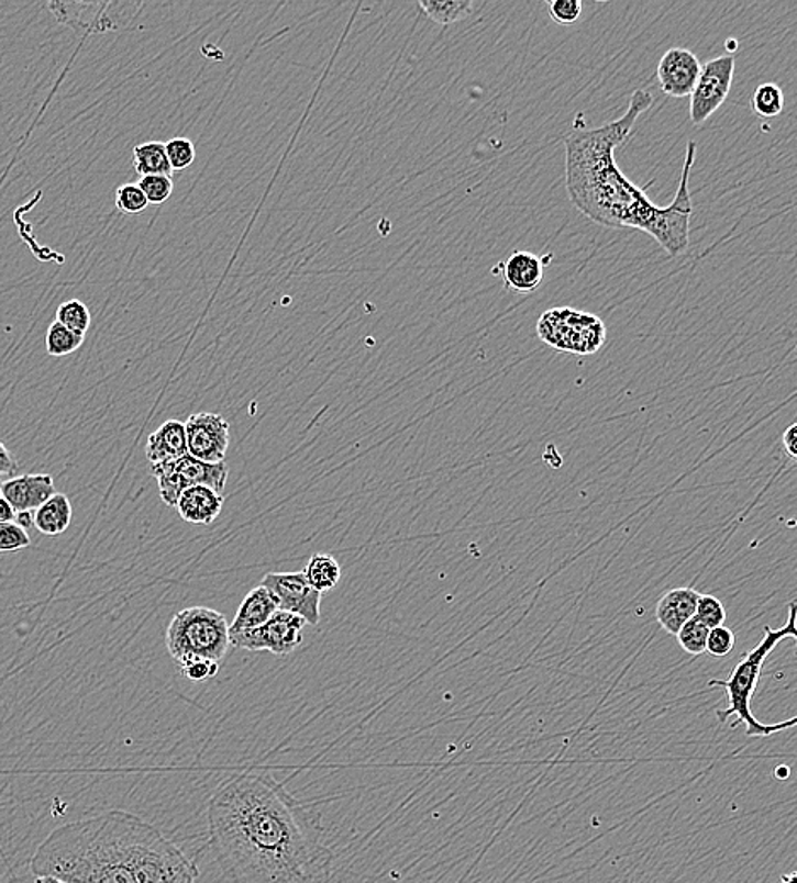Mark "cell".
Wrapping results in <instances>:
<instances>
[{
    "instance_id": "ffe728a7",
    "label": "cell",
    "mask_w": 797,
    "mask_h": 883,
    "mask_svg": "<svg viewBox=\"0 0 797 883\" xmlns=\"http://www.w3.org/2000/svg\"><path fill=\"white\" fill-rule=\"evenodd\" d=\"M188 454L186 427L179 420H167L148 437L146 459L151 465L177 461Z\"/></svg>"
},
{
    "instance_id": "4316f807",
    "label": "cell",
    "mask_w": 797,
    "mask_h": 883,
    "mask_svg": "<svg viewBox=\"0 0 797 883\" xmlns=\"http://www.w3.org/2000/svg\"><path fill=\"white\" fill-rule=\"evenodd\" d=\"M84 338H86L84 335L65 328L58 322H53L46 332V353L53 357L70 356L82 347Z\"/></svg>"
},
{
    "instance_id": "f35d334b",
    "label": "cell",
    "mask_w": 797,
    "mask_h": 883,
    "mask_svg": "<svg viewBox=\"0 0 797 883\" xmlns=\"http://www.w3.org/2000/svg\"><path fill=\"white\" fill-rule=\"evenodd\" d=\"M783 444H784V449H786V452L789 454V456L793 457V459H796V457H797V425H796V423H793V425H790V427L787 428L786 432H784Z\"/></svg>"
},
{
    "instance_id": "74e56055",
    "label": "cell",
    "mask_w": 797,
    "mask_h": 883,
    "mask_svg": "<svg viewBox=\"0 0 797 883\" xmlns=\"http://www.w3.org/2000/svg\"><path fill=\"white\" fill-rule=\"evenodd\" d=\"M18 471H20V465L4 446V442L0 440V474L15 476Z\"/></svg>"
},
{
    "instance_id": "8992f818",
    "label": "cell",
    "mask_w": 797,
    "mask_h": 883,
    "mask_svg": "<svg viewBox=\"0 0 797 883\" xmlns=\"http://www.w3.org/2000/svg\"><path fill=\"white\" fill-rule=\"evenodd\" d=\"M165 646L177 664L191 659H207L220 664L230 648L225 615L207 606L184 608L167 625Z\"/></svg>"
},
{
    "instance_id": "836d02e7",
    "label": "cell",
    "mask_w": 797,
    "mask_h": 883,
    "mask_svg": "<svg viewBox=\"0 0 797 883\" xmlns=\"http://www.w3.org/2000/svg\"><path fill=\"white\" fill-rule=\"evenodd\" d=\"M546 5L551 20L562 26H572L577 23L584 11L580 0H550Z\"/></svg>"
},
{
    "instance_id": "ac0fdd59",
    "label": "cell",
    "mask_w": 797,
    "mask_h": 883,
    "mask_svg": "<svg viewBox=\"0 0 797 883\" xmlns=\"http://www.w3.org/2000/svg\"><path fill=\"white\" fill-rule=\"evenodd\" d=\"M223 494L207 487H192L184 490L177 499L176 508L182 521L196 525H210L217 521L223 508Z\"/></svg>"
},
{
    "instance_id": "603a6c76",
    "label": "cell",
    "mask_w": 797,
    "mask_h": 883,
    "mask_svg": "<svg viewBox=\"0 0 797 883\" xmlns=\"http://www.w3.org/2000/svg\"><path fill=\"white\" fill-rule=\"evenodd\" d=\"M133 167L140 177L167 176L173 177L165 143L145 142L133 148Z\"/></svg>"
},
{
    "instance_id": "ba28073f",
    "label": "cell",
    "mask_w": 797,
    "mask_h": 883,
    "mask_svg": "<svg viewBox=\"0 0 797 883\" xmlns=\"http://www.w3.org/2000/svg\"><path fill=\"white\" fill-rule=\"evenodd\" d=\"M696 152L697 143H687L677 194H675L672 204L666 208H660L658 217H656L655 225H653L652 233H650L655 238L656 244L662 245L663 250L672 259H677L689 248L690 217H693L689 177L690 172H693L694 160H696Z\"/></svg>"
},
{
    "instance_id": "44dd1931",
    "label": "cell",
    "mask_w": 797,
    "mask_h": 883,
    "mask_svg": "<svg viewBox=\"0 0 797 883\" xmlns=\"http://www.w3.org/2000/svg\"><path fill=\"white\" fill-rule=\"evenodd\" d=\"M276 612L277 605L273 595L267 592L263 584H258L245 596L244 602L240 605L235 621L229 625V636L257 629L261 625L266 624Z\"/></svg>"
},
{
    "instance_id": "9c48e42d",
    "label": "cell",
    "mask_w": 797,
    "mask_h": 883,
    "mask_svg": "<svg viewBox=\"0 0 797 883\" xmlns=\"http://www.w3.org/2000/svg\"><path fill=\"white\" fill-rule=\"evenodd\" d=\"M143 4L139 2H71L49 4L58 23L68 24L86 34L108 33V31L126 30L139 18Z\"/></svg>"
},
{
    "instance_id": "f546056e",
    "label": "cell",
    "mask_w": 797,
    "mask_h": 883,
    "mask_svg": "<svg viewBox=\"0 0 797 883\" xmlns=\"http://www.w3.org/2000/svg\"><path fill=\"white\" fill-rule=\"evenodd\" d=\"M165 154H167V160H169L173 172L188 169L196 160L195 143L189 138H184V136H176V138H170L169 142L165 143Z\"/></svg>"
},
{
    "instance_id": "7c38bea8",
    "label": "cell",
    "mask_w": 797,
    "mask_h": 883,
    "mask_svg": "<svg viewBox=\"0 0 797 883\" xmlns=\"http://www.w3.org/2000/svg\"><path fill=\"white\" fill-rule=\"evenodd\" d=\"M261 584L273 595L277 611L300 615L308 625L320 624L322 593L317 592L308 584L303 571L300 573H267Z\"/></svg>"
},
{
    "instance_id": "d6a6232c",
    "label": "cell",
    "mask_w": 797,
    "mask_h": 883,
    "mask_svg": "<svg viewBox=\"0 0 797 883\" xmlns=\"http://www.w3.org/2000/svg\"><path fill=\"white\" fill-rule=\"evenodd\" d=\"M117 208L124 214H140L148 208L139 183H123L117 189Z\"/></svg>"
},
{
    "instance_id": "277c9868",
    "label": "cell",
    "mask_w": 797,
    "mask_h": 883,
    "mask_svg": "<svg viewBox=\"0 0 797 883\" xmlns=\"http://www.w3.org/2000/svg\"><path fill=\"white\" fill-rule=\"evenodd\" d=\"M786 639H797L796 603L794 602L789 603V615H787V622L781 629H771V625H765L764 639L760 640L755 648L750 649L738 661L730 677L727 680H711L709 682V686H721L727 692V708L716 711L719 723H727L731 715H737L738 720L731 724V729H737L740 724H745L749 738H768V736H774V734L783 733V730L796 726V717L784 720V723L762 724L752 712V698L755 695L765 659L777 648L778 642H783Z\"/></svg>"
},
{
    "instance_id": "8d00e7d4",
    "label": "cell",
    "mask_w": 797,
    "mask_h": 883,
    "mask_svg": "<svg viewBox=\"0 0 797 883\" xmlns=\"http://www.w3.org/2000/svg\"><path fill=\"white\" fill-rule=\"evenodd\" d=\"M180 671L184 677L195 683H202L213 678L220 670V664L207 659H191V661H184L179 664Z\"/></svg>"
},
{
    "instance_id": "2e32d148",
    "label": "cell",
    "mask_w": 797,
    "mask_h": 883,
    "mask_svg": "<svg viewBox=\"0 0 797 883\" xmlns=\"http://www.w3.org/2000/svg\"><path fill=\"white\" fill-rule=\"evenodd\" d=\"M0 494L11 503L15 513L33 512L52 499L55 483L49 474L15 476L5 483H0Z\"/></svg>"
},
{
    "instance_id": "4fadbf2b",
    "label": "cell",
    "mask_w": 797,
    "mask_h": 883,
    "mask_svg": "<svg viewBox=\"0 0 797 883\" xmlns=\"http://www.w3.org/2000/svg\"><path fill=\"white\" fill-rule=\"evenodd\" d=\"M184 427L189 456L208 465L225 461L230 447V425L223 416L210 412L195 413L184 423Z\"/></svg>"
},
{
    "instance_id": "60d3db41",
    "label": "cell",
    "mask_w": 797,
    "mask_h": 883,
    "mask_svg": "<svg viewBox=\"0 0 797 883\" xmlns=\"http://www.w3.org/2000/svg\"><path fill=\"white\" fill-rule=\"evenodd\" d=\"M14 524L20 525L21 528L24 530H30L31 527H34V515L33 512H18L15 513Z\"/></svg>"
},
{
    "instance_id": "e575fe53",
    "label": "cell",
    "mask_w": 797,
    "mask_h": 883,
    "mask_svg": "<svg viewBox=\"0 0 797 883\" xmlns=\"http://www.w3.org/2000/svg\"><path fill=\"white\" fill-rule=\"evenodd\" d=\"M737 644L733 630L727 625H719L715 629H709L708 640H706V652L715 658H724L730 655Z\"/></svg>"
},
{
    "instance_id": "83f0119b",
    "label": "cell",
    "mask_w": 797,
    "mask_h": 883,
    "mask_svg": "<svg viewBox=\"0 0 797 883\" xmlns=\"http://www.w3.org/2000/svg\"><path fill=\"white\" fill-rule=\"evenodd\" d=\"M55 322L86 337L90 328V322H92V316H90V311L89 308L86 306V303H82L80 300H68L58 306L57 320H55Z\"/></svg>"
},
{
    "instance_id": "b9f144b4",
    "label": "cell",
    "mask_w": 797,
    "mask_h": 883,
    "mask_svg": "<svg viewBox=\"0 0 797 883\" xmlns=\"http://www.w3.org/2000/svg\"><path fill=\"white\" fill-rule=\"evenodd\" d=\"M34 883H65V882H62L60 879H55V876L42 875L36 876V882Z\"/></svg>"
},
{
    "instance_id": "e0dca14e",
    "label": "cell",
    "mask_w": 797,
    "mask_h": 883,
    "mask_svg": "<svg viewBox=\"0 0 797 883\" xmlns=\"http://www.w3.org/2000/svg\"><path fill=\"white\" fill-rule=\"evenodd\" d=\"M174 472H176L180 493L188 488L207 487L223 494L226 481H229V466L225 462L208 465V462L195 459L189 454L174 461Z\"/></svg>"
},
{
    "instance_id": "ab89813d",
    "label": "cell",
    "mask_w": 797,
    "mask_h": 883,
    "mask_svg": "<svg viewBox=\"0 0 797 883\" xmlns=\"http://www.w3.org/2000/svg\"><path fill=\"white\" fill-rule=\"evenodd\" d=\"M15 518V510L12 508L11 503L0 494V524H11Z\"/></svg>"
},
{
    "instance_id": "f1b7e54d",
    "label": "cell",
    "mask_w": 797,
    "mask_h": 883,
    "mask_svg": "<svg viewBox=\"0 0 797 883\" xmlns=\"http://www.w3.org/2000/svg\"><path fill=\"white\" fill-rule=\"evenodd\" d=\"M709 629L699 618L694 615L693 618L682 625L680 630L677 633V640L680 648L685 652L693 656H700L706 652V640H708Z\"/></svg>"
},
{
    "instance_id": "cb8c5ba5",
    "label": "cell",
    "mask_w": 797,
    "mask_h": 883,
    "mask_svg": "<svg viewBox=\"0 0 797 883\" xmlns=\"http://www.w3.org/2000/svg\"><path fill=\"white\" fill-rule=\"evenodd\" d=\"M308 584L319 593L330 592L341 581L342 569L330 555H313L303 571Z\"/></svg>"
},
{
    "instance_id": "d6986e66",
    "label": "cell",
    "mask_w": 797,
    "mask_h": 883,
    "mask_svg": "<svg viewBox=\"0 0 797 883\" xmlns=\"http://www.w3.org/2000/svg\"><path fill=\"white\" fill-rule=\"evenodd\" d=\"M700 593L694 588H675L660 599L656 605V621L671 636H677L682 625L696 615Z\"/></svg>"
},
{
    "instance_id": "3957f363",
    "label": "cell",
    "mask_w": 797,
    "mask_h": 883,
    "mask_svg": "<svg viewBox=\"0 0 797 883\" xmlns=\"http://www.w3.org/2000/svg\"><path fill=\"white\" fill-rule=\"evenodd\" d=\"M124 811L68 823L49 832L31 860V872L65 883H136L130 869Z\"/></svg>"
},
{
    "instance_id": "5b68a950",
    "label": "cell",
    "mask_w": 797,
    "mask_h": 883,
    "mask_svg": "<svg viewBox=\"0 0 797 883\" xmlns=\"http://www.w3.org/2000/svg\"><path fill=\"white\" fill-rule=\"evenodd\" d=\"M123 826L136 883H196V864L160 829L130 813L123 814Z\"/></svg>"
},
{
    "instance_id": "6da1fadb",
    "label": "cell",
    "mask_w": 797,
    "mask_h": 883,
    "mask_svg": "<svg viewBox=\"0 0 797 883\" xmlns=\"http://www.w3.org/2000/svg\"><path fill=\"white\" fill-rule=\"evenodd\" d=\"M208 827L232 883H325L332 875L322 817L266 773H242L218 786Z\"/></svg>"
},
{
    "instance_id": "d590c367",
    "label": "cell",
    "mask_w": 797,
    "mask_h": 883,
    "mask_svg": "<svg viewBox=\"0 0 797 883\" xmlns=\"http://www.w3.org/2000/svg\"><path fill=\"white\" fill-rule=\"evenodd\" d=\"M31 546V537L24 528L14 524H0V555L15 552Z\"/></svg>"
},
{
    "instance_id": "8fae6325",
    "label": "cell",
    "mask_w": 797,
    "mask_h": 883,
    "mask_svg": "<svg viewBox=\"0 0 797 883\" xmlns=\"http://www.w3.org/2000/svg\"><path fill=\"white\" fill-rule=\"evenodd\" d=\"M733 53L712 58L700 67V76L690 94V121L696 126L706 123L730 96L734 77Z\"/></svg>"
},
{
    "instance_id": "d4e9b609",
    "label": "cell",
    "mask_w": 797,
    "mask_h": 883,
    "mask_svg": "<svg viewBox=\"0 0 797 883\" xmlns=\"http://www.w3.org/2000/svg\"><path fill=\"white\" fill-rule=\"evenodd\" d=\"M420 9L428 14L429 20L441 26L460 23L469 18L473 12L472 0H447V2H435V0H420Z\"/></svg>"
},
{
    "instance_id": "7402d4cb",
    "label": "cell",
    "mask_w": 797,
    "mask_h": 883,
    "mask_svg": "<svg viewBox=\"0 0 797 883\" xmlns=\"http://www.w3.org/2000/svg\"><path fill=\"white\" fill-rule=\"evenodd\" d=\"M71 503L67 494L55 493L34 513V527L43 536H60L70 527Z\"/></svg>"
},
{
    "instance_id": "7bdbcfd3",
    "label": "cell",
    "mask_w": 797,
    "mask_h": 883,
    "mask_svg": "<svg viewBox=\"0 0 797 883\" xmlns=\"http://www.w3.org/2000/svg\"><path fill=\"white\" fill-rule=\"evenodd\" d=\"M778 883H797V873H787V875H784Z\"/></svg>"
},
{
    "instance_id": "5bb4252c",
    "label": "cell",
    "mask_w": 797,
    "mask_h": 883,
    "mask_svg": "<svg viewBox=\"0 0 797 883\" xmlns=\"http://www.w3.org/2000/svg\"><path fill=\"white\" fill-rule=\"evenodd\" d=\"M700 67L699 58L690 49H668L656 68L660 89L671 98H689L699 79Z\"/></svg>"
},
{
    "instance_id": "30bf717a",
    "label": "cell",
    "mask_w": 797,
    "mask_h": 883,
    "mask_svg": "<svg viewBox=\"0 0 797 883\" xmlns=\"http://www.w3.org/2000/svg\"><path fill=\"white\" fill-rule=\"evenodd\" d=\"M307 622L300 615L277 611L266 624L248 633L230 636V646L247 651L286 656L300 648L303 642V627Z\"/></svg>"
},
{
    "instance_id": "52a82bcc",
    "label": "cell",
    "mask_w": 797,
    "mask_h": 883,
    "mask_svg": "<svg viewBox=\"0 0 797 883\" xmlns=\"http://www.w3.org/2000/svg\"><path fill=\"white\" fill-rule=\"evenodd\" d=\"M538 335L544 344L560 353L590 356L606 344L607 328L599 316L573 310L553 308L538 320Z\"/></svg>"
},
{
    "instance_id": "1f68e13d",
    "label": "cell",
    "mask_w": 797,
    "mask_h": 883,
    "mask_svg": "<svg viewBox=\"0 0 797 883\" xmlns=\"http://www.w3.org/2000/svg\"><path fill=\"white\" fill-rule=\"evenodd\" d=\"M696 617L702 622L708 629H715L727 622V608L712 595H700L697 600Z\"/></svg>"
},
{
    "instance_id": "4dcf8cb0",
    "label": "cell",
    "mask_w": 797,
    "mask_h": 883,
    "mask_svg": "<svg viewBox=\"0 0 797 883\" xmlns=\"http://www.w3.org/2000/svg\"><path fill=\"white\" fill-rule=\"evenodd\" d=\"M139 186L148 201V206L164 204L165 201H169L174 192L173 177L167 176L140 177Z\"/></svg>"
},
{
    "instance_id": "484cf974",
    "label": "cell",
    "mask_w": 797,
    "mask_h": 883,
    "mask_svg": "<svg viewBox=\"0 0 797 883\" xmlns=\"http://www.w3.org/2000/svg\"><path fill=\"white\" fill-rule=\"evenodd\" d=\"M753 113L760 118H775L784 111V92L777 83H760L752 96Z\"/></svg>"
},
{
    "instance_id": "9a60e30c",
    "label": "cell",
    "mask_w": 797,
    "mask_h": 883,
    "mask_svg": "<svg viewBox=\"0 0 797 883\" xmlns=\"http://www.w3.org/2000/svg\"><path fill=\"white\" fill-rule=\"evenodd\" d=\"M551 255L540 257L531 252L516 250L509 255L506 262H500L491 269L494 276H500L507 291L529 294L540 289L544 279V266L550 264Z\"/></svg>"
},
{
    "instance_id": "7a4b0ae2",
    "label": "cell",
    "mask_w": 797,
    "mask_h": 883,
    "mask_svg": "<svg viewBox=\"0 0 797 883\" xmlns=\"http://www.w3.org/2000/svg\"><path fill=\"white\" fill-rule=\"evenodd\" d=\"M652 104L653 96L638 89L619 120L596 130H575L565 138L569 199L597 225L652 233L660 208L647 199V186L638 188L616 161V150L631 138L638 118Z\"/></svg>"
}]
</instances>
